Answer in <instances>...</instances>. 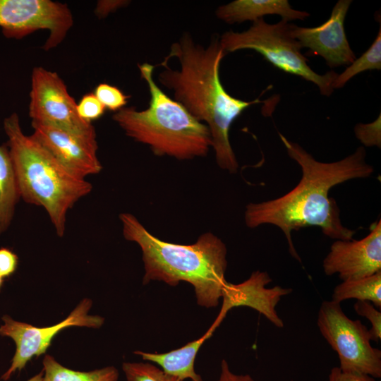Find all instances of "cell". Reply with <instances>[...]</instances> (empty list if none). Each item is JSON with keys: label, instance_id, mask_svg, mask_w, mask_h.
Wrapping results in <instances>:
<instances>
[{"label": "cell", "instance_id": "1", "mask_svg": "<svg viewBox=\"0 0 381 381\" xmlns=\"http://www.w3.org/2000/svg\"><path fill=\"white\" fill-rule=\"evenodd\" d=\"M279 135L289 157L300 165L302 177L294 188L278 198L249 203L246 207L245 222L250 228L265 224L278 226L286 236L290 254L301 262L294 246L291 231L318 226L331 238L351 240L356 231L342 224L339 206L329 196V192L346 181L370 176L374 169L365 162L363 147L339 161L322 162L298 143L282 133Z\"/></svg>", "mask_w": 381, "mask_h": 381}, {"label": "cell", "instance_id": "26", "mask_svg": "<svg viewBox=\"0 0 381 381\" xmlns=\"http://www.w3.org/2000/svg\"><path fill=\"white\" fill-rule=\"evenodd\" d=\"M17 265V255L8 248H0V276L9 277L16 271Z\"/></svg>", "mask_w": 381, "mask_h": 381}, {"label": "cell", "instance_id": "31", "mask_svg": "<svg viewBox=\"0 0 381 381\" xmlns=\"http://www.w3.org/2000/svg\"><path fill=\"white\" fill-rule=\"evenodd\" d=\"M4 278L0 276V289L3 284Z\"/></svg>", "mask_w": 381, "mask_h": 381}, {"label": "cell", "instance_id": "27", "mask_svg": "<svg viewBox=\"0 0 381 381\" xmlns=\"http://www.w3.org/2000/svg\"><path fill=\"white\" fill-rule=\"evenodd\" d=\"M329 381H375V379L365 375L343 372L339 367H334L329 373Z\"/></svg>", "mask_w": 381, "mask_h": 381}, {"label": "cell", "instance_id": "8", "mask_svg": "<svg viewBox=\"0 0 381 381\" xmlns=\"http://www.w3.org/2000/svg\"><path fill=\"white\" fill-rule=\"evenodd\" d=\"M66 4L50 0H0V28L8 38L20 39L39 30L49 32L43 49L59 45L73 25Z\"/></svg>", "mask_w": 381, "mask_h": 381}, {"label": "cell", "instance_id": "2", "mask_svg": "<svg viewBox=\"0 0 381 381\" xmlns=\"http://www.w3.org/2000/svg\"><path fill=\"white\" fill-rule=\"evenodd\" d=\"M226 54L218 38L204 47L184 33L159 64L164 70L159 73L158 80L173 92L174 99L208 127L217 164L234 174L238 164L229 141L230 128L248 107L265 102L243 101L226 91L219 76L220 64Z\"/></svg>", "mask_w": 381, "mask_h": 381}, {"label": "cell", "instance_id": "4", "mask_svg": "<svg viewBox=\"0 0 381 381\" xmlns=\"http://www.w3.org/2000/svg\"><path fill=\"white\" fill-rule=\"evenodd\" d=\"M4 128L20 198L43 207L58 236H62L68 211L91 192L92 184L73 174L31 136L25 135L16 113L4 119Z\"/></svg>", "mask_w": 381, "mask_h": 381}, {"label": "cell", "instance_id": "21", "mask_svg": "<svg viewBox=\"0 0 381 381\" xmlns=\"http://www.w3.org/2000/svg\"><path fill=\"white\" fill-rule=\"evenodd\" d=\"M126 381H182L169 375L150 363L125 362L122 365Z\"/></svg>", "mask_w": 381, "mask_h": 381}, {"label": "cell", "instance_id": "25", "mask_svg": "<svg viewBox=\"0 0 381 381\" xmlns=\"http://www.w3.org/2000/svg\"><path fill=\"white\" fill-rule=\"evenodd\" d=\"M77 111L81 119L91 123L103 115L105 108L94 93H89L85 95L77 104Z\"/></svg>", "mask_w": 381, "mask_h": 381}, {"label": "cell", "instance_id": "19", "mask_svg": "<svg viewBox=\"0 0 381 381\" xmlns=\"http://www.w3.org/2000/svg\"><path fill=\"white\" fill-rule=\"evenodd\" d=\"M43 381H118L119 371L114 366H107L88 372L67 368L52 356L43 359Z\"/></svg>", "mask_w": 381, "mask_h": 381}, {"label": "cell", "instance_id": "11", "mask_svg": "<svg viewBox=\"0 0 381 381\" xmlns=\"http://www.w3.org/2000/svg\"><path fill=\"white\" fill-rule=\"evenodd\" d=\"M31 124L33 133L30 136L77 176L85 179L102 171L96 133L80 134L34 122Z\"/></svg>", "mask_w": 381, "mask_h": 381}, {"label": "cell", "instance_id": "3", "mask_svg": "<svg viewBox=\"0 0 381 381\" xmlns=\"http://www.w3.org/2000/svg\"><path fill=\"white\" fill-rule=\"evenodd\" d=\"M119 219L124 238L136 243L142 250L143 284L159 281L176 286L186 282L193 286L199 306L218 305L228 282L227 250L220 238L207 232L193 244L172 243L151 234L132 214L121 213Z\"/></svg>", "mask_w": 381, "mask_h": 381}, {"label": "cell", "instance_id": "23", "mask_svg": "<svg viewBox=\"0 0 381 381\" xmlns=\"http://www.w3.org/2000/svg\"><path fill=\"white\" fill-rule=\"evenodd\" d=\"M355 312L365 318L371 324L368 329L371 340L379 341L381 339V312L369 301H357L353 305Z\"/></svg>", "mask_w": 381, "mask_h": 381}, {"label": "cell", "instance_id": "6", "mask_svg": "<svg viewBox=\"0 0 381 381\" xmlns=\"http://www.w3.org/2000/svg\"><path fill=\"white\" fill-rule=\"evenodd\" d=\"M291 23L286 20L270 24L260 18L253 22L245 31L224 32L219 40L226 54L242 49L254 50L274 66L313 83L322 95L330 96L334 90L332 83L337 73L329 71L320 75L309 66L307 58L301 52L299 42L291 34Z\"/></svg>", "mask_w": 381, "mask_h": 381}, {"label": "cell", "instance_id": "7", "mask_svg": "<svg viewBox=\"0 0 381 381\" xmlns=\"http://www.w3.org/2000/svg\"><path fill=\"white\" fill-rule=\"evenodd\" d=\"M319 330L337 352L343 372L381 377V351L373 347L368 329L359 320H351L340 303L325 301L320 307Z\"/></svg>", "mask_w": 381, "mask_h": 381}, {"label": "cell", "instance_id": "20", "mask_svg": "<svg viewBox=\"0 0 381 381\" xmlns=\"http://www.w3.org/2000/svg\"><path fill=\"white\" fill-rule=\"evenodd\" d=\"M369 70H381V26L370 47L346 66L342 73L337 74L332 83V88L340 89L355 75Z\"/></svg>", "mask_w": 381, "mask_h": 381}, {"label": "cell", "instance_id": "9", "mask_svg": "<svg viewBox=\"0 0 381 381\" xmlns=\"http://www.w3.org/2000/svg\"><path fill=\"white\" fill-rule=\"evenodd\" d=\"M29 116L32 122L80 134H95L91 123L80 117L77 103L59 75L42 67L31 75Z\"/></svg>", "mask_w": 381, "mask_h": 381}, {"label": "cell", "instance_id": "22", "mask_svg": "<svg viewBox=\"0 0 381 381\" xmlns=\"http://www.w3.org/2000/svg\"><path fill=\"white\" fill-rule=\"evenodd\" d=\"M94 94L104 108L116 112L125 107L129 97L117 87L107 83L99 84Z\"/></svg>", "mask_w": 381, "mask_h": 381}, {"label": "cell", "instance_id": "24", "mask_svg": "<svg viewBox=\"0 0 381 381\" xmlns=\"http://www.w3.org/2000/svg\"><path fill=\"white\" fill-rule=\"evenodd\" d=\"M356 137L365 146H381V116L369 123H358L354 127Z\"/></svg>", "mask_w": 381, "mask_h": 381}, {"label": "cell", "instance_id": "10", "mask_svg": "<svg viewBox=\"0 0 381 381\" xmlns=\"http://www.w3.org/2000/svg\"><path fill=\"white\" fill-rule=\"evenodd\" d=\"M92 301L83 299L64 320L56 325L37 327L28 323L13 320L8 315L2 318L4 325L0 327V334L11 337L16 344V353L9 368L1 376L8 380L17 370H21L34 356L45 353L53 338L62 329L72 327L99 328L104 323V318L90 315Z\"/></svg>", "mask_w": 381, "mask_h": 381}, {"label": "cell", "instance_id": "16", "mask_svg": "<svg viewBox=\"0 0 381 381\" xmlns=\"http://www.w3.org/2000/svg\"><path fill=\"white\" fill-rule=\"evenodd\" d=\"M213 332V330L208 329L201 337L167 353L135 351L134 353L140 356L144 361L155 363L166 374L182 381L186 379L191 381H203L202 377L195 370V361L200 347Z\"/></svg>", "mask_w": 381, "mask_h": 381}, {"label": "cell", "instance_id": "5", "mask_svg": "<svg viewBox=\"0 0 381 381\" xmlns=\"http://www.w3.org/2000/svg\"><path fill=\"white\" fill-rule=\"evenodd\" d=\"M138 68L147 84L148 107L141 111L123 107L114 114V121L128 137L148 145L157 156L179 160L206 156L212 145L208 127L156 84L154 65L143 63Z\"/></svg>", "mask_w": 381, "mask_h": 381}, {"label": "cell", "instance_id": "12", "mask_svg": "<svg viewBox=\"0 0 381 381\" xmlns=\"http://www.w3.org/2000/svg\"><path fill=\"white\" fill-rule=\"evenodd\" d=\"M351 0L338 1L329 18L315 28L298 27L291 23V34L308 55L322 56L329 68L348 66L356 59L346 37L344 20Z\"/></svg>", "mask_w": 381, "mask_h": 381}, {"label": "cell", "instance_id": "30", "mask_svg": "<svg viewBox=\"0 0 381 381\" xmlns=\"http://www.w3.org/2000/svg\"><path fill=\"white\" fill-rule=\"evenodd\" d=\"M43 375H44V372L42 370V372H40L38 374L35 375V376L30 378L27 381H43Z\"/></svg>", "mask_w": 381, "mask_h": 381}, {"label": "cell", "instance_id": "14", "mask_svg": "<svg viewBox=\"0 0 381 381\" xmlns=\"http://www.w3.org/2000/svg\"><path fill=\"white\" fill-rule=\"evenodd\" d=\"M272 279L267 272L256 270L248 279L239 284L227 282L222 290V305L220 311L209 329L214 331L234 308H251L266 318L278 328L284 326L276 307L282 297L291 293L292 289L274 286L267 288Z\"/></svg>", "mask_w": 381, "mask_h": 381}, {"label": "cell", "instance_id": "18", "mask_svg": "<svg viewBox=\"0 0 381 381\" xmlns=\"http://www.w3.org/2000/svg\"><path fill=\"white\" fill-rule=\"evenodd\" d=\"M348 299L369 301L380 309L381 272L361 279L343 281L337 285L331 301L341 303Z\"/></svg>", "mask_w": 381, "mask_h": 381}, {"label": "cell", "instance_id": "28", "mask_svg": "<svg viewBox=\"0 0 381 381\" xmlns=\"http://www.w3.org/2000/svg\"><path fill=\"white\" fill-rule=\"evenodd\" d=\"M129 3L126 0H101L98 1L95 10L99 18H104L110 13L127 5Z\"/></svg>", "mask_w": 381, "mask_h": 381}, {"label": "cell", "instance_id": "29", "mask_svg": "<svg viewBox=\"0 0 381 381\" xmlns=\"http://www.w3.org/2000/svg\"><path fill=\"white\" fill-rule=\"evenodd\" d=\"M217 381H255L250 375H236L231 372L228 363L223 359L221 363V373Z\"/></svg>", "mask_w": 381, "mask_h": 381}, {"label": "cell", "instance_id": "13", "mask_svg": "<svg viewBox=\"0 0 381 381\" xmlns=\"http://www.w3.org/2000/svg\"><path fill=\"white\" fill-rule=\"evenodd\" d=\"M326 275L337 274L342 281L381 272V220L361 240H337L322 262Z\"/></svg>", "mask_w": 381, "mask_h": 381}, {"label": "cell", "instance_id": "17", "mask_svg": "<svg viewBox=\"0 0 381 381\" xmlns=\"http://www.w3.org/2000/svg\"><path fill=\"white\" fill-rule=\"evenodd\" d=\"M20 198L18 182L8 146L0 145V234L10 224L16 205Z\"/></svg>", "mask_w": 381, "mask_h": 381}, {"label": "cell", "instance_id": "15", "mask_svg": "<svg viewBox=\"0 0 381 381\" xmlns=\"http://www.w3.org/2000/svg\"><path fill=\"white\" fill-rule=\"evenodd\" d=\"M215 13L229 24L254 22L268 15H278L287 21L303 20L310 16L306 11L293 8L287 0H235L219 6Z\"/></svg>", "mask_w": 381, "mask_h": 381}]
</instances>
